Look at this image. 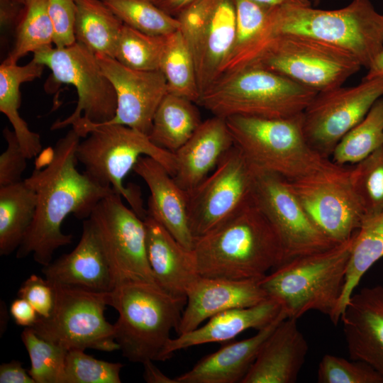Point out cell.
<instances>
[{
  "mask_svg": "<svg viewBox=\"0 0 383 383\" xmlns=\"http://www.w3.org/2000/svg\"><path fill=\"white\" fill-rule=\"evenodd\" d=\"M80 138L73 128L70 130L57 141L47 165L43 169L36 166L24 179L35 191L37 203L33 221L16 257L32 254L36 262L48 265L59 248L72 242V235L64 233L61 228L65 218L73 214L86 219L102 199L116 193L78 171L76 151Z\"/></svg>",
  "mask_w": 383,
  "mask_h": 383,
  "instance_id": "cell-1",
  "label": "cell"
},
{
  "mask_svg": "<svg viewBox=\"0 0 383 383\" xmlns=\"http://www.w3.org/2000/svg\"><path fill=\"white\" fill-rule=\"evenodd\" d=\"M192 252L204 277L260 279L282 263L278 238L253 200L195 239Z\"/></svg>",
  "mask_w": 383,
  "mask_h": 383,
  "instance_id": "cell-2",
  "label": "cell"
},
{
  "mask_svg": "<svg viewBox=\"0 0 383 383\" xmlns=\"http://www.w3.org/2000/svg\"><path fill=\"white\" fill-rule=\"evenodd\" d=\"M284 33L309 36L341 48L368 70L383 52V14L370 0H353L335 10L292 4L271 7L250 56L269 38Z\"/></svg>",
  "mask_w": 383,
  "mask_h": 383,
  "instance_id": "cell-3",
  "label": "cell"
},
{
  "mask_svg": "<svg viewBox=\"0 0 383 383\" xmlns=\"http://www.w3.org/2000/svg\"><path fill=\"white\" fill-rule=\"evenodd\" d=\"M355 233L348 240L329 249L281 265L259 279L260 287L268 298L280 304L289 318L298 319L310 311H316L338 324Z\"/></svg>",
  "mask_w": 383,
  "mask_h": 383,
  "instance_id": "cell-4",
  "label": "cell"
},
{
  "mask_svg": "<svg viewBox=\"0 0 383 383\" xmlns=\"http://www.w3.org/2000/svg\"><path fill=\"white\" fill-rule=\"evenodd\" d=\"M81 138L76 151L84 173L104 187H111L143 220L147 216L138 187L125 186L123 181L143 156L160 163L173 177L176 170L174 153L161 148L148 135L118 124L78 122L72 126Z\"/></svg>",
  "mask_w": 383,
  "mask_h": 383,
  "instance_id": "cell-5",
  "label": "cell"
},
{
  "mask_svg": "<svg viewBox=\"0 0 383 383\" xmlns=\"http://www.w3.org/2000/svg\"><path fill=\"white\" fill-rule=\"evenodd\" d=\"M187 298L173 296L157 284L127 283L109 292V306L118 312L115 338L130 362L164 361L170 333L177 331Z\"/></svg>",
  "mask_w": 383,
  "mask_h": 383,
  "instance_id": "cell-6",
  "label": "cell"
},
{
  "mask_svg": "<svg viewBox=\"0 0 383 383\" xmlns=\"http://www.w3.org/2000/svg\"><path fill=\"white\" fill-rule=\"evenodd\" d=\"M317 91L259 66L221 74L196 104L213 116L284 118L302 113Z\"/></svg>",
  "mask_w": 383,
  "mask_h": 383,
  "instance_id": "cell-7",
  "label": "cell"
},
{
  "mask_svg": "<svg viewBox=\"0 0 383 383\" xmlns=\"http://www.w3.org/2000/svg\"><path fill=\"white\" fill-rule=\"evenodd\" d=\"M226 121L234 145L258 170L294 181L331 162L308 143L303 113L284 118L233 116Z\"/></svg>",
  "mask_w": 383,
  "mask_h": 383,
  "instance_id": "cell-8",
  "label": "cell"
},
{
  "mask_svg": "<svg viewBox=\"0 0 383 383\" xmlns=\"http://www.w3.org/2000/svg\"><path fill=\"white\" fill-rule=\"evenodd\" d=\"M249 65L275 72L317 92L341 87L362 67L355 56L341 48L292 33L269 38L252 54L246 64Z\"/></svg>",
  "mask_w": 383,
  "mask_h": 383,
  "instance_id": "cell-9",
  "label": "cell"
},
{
  "mask_svg": "<svg viewBox=\"0 0 383 383\" xmlns=\"http://www.w3.org/2000/svg\"><path fill=\"white\" fill-rule=\"evenodd\" d=\"M50 284L54 305L48 317L38 316L31 326L38 335L67 351L91 348L112 352L120 349L114 325L104 316L106 306H109V292Z\"/></svg>",
  "mask_w": 383,
  "mask_h": 383,
  "instance_id": "cell-10",
  "label": "cell"
},
{
  "mask_svg": "<svg viewBox=\"0 0 383 383\" xmlns=\"http://www.w3.org/2000/svg\"><path fill=\"white\" fill-rule=\"evenodd\" d=\"M33 60L48 67L57 82L71 84L77 90L73 113L53 123L51 130L81 121L104 123L113 118L117 108L115 90L96 55L85 46L77 42L63 48L48 46L34 52Z\"/></svg>",
  "mask_w": 383,
  "mask_h": 383,
  "instance_id": "cell-11",
  "label": "cell"
},
{
  "mask_svg": "<svg viewBox=\"0 0 383 383\" xmlns=\"http://www.w3.org/2000/svg\"><path fill=\"white\" fill-rule=\"evenodd\" d=\"M350 168L331 162L288 184L311 221L335 243L348 240L365 213L353 188Z\"/></svg>",
  "mask_w": 383,
  "mask_h": 383,
  "instance_id": "cell-12",
  "label": "cell"
},
{
  "mask_svg": "<svg viewBox=\"0 0 383 383\" xmlns=\"http://www.w3.org/2000/svg\"><path fill=\"white\" fill-rule=\"evenodd\" d=\"M122 198L113 193L102 199L89 217L104 248L114 289L132 282L158 285L147 257L144 221Z\"/></svg>",
  "mask_w": 383,
  "mask_h": 383,
  "instance_id": "cell-13",
  "label": "cell"
},
{
  "mask_svg": "<svg viewBox=\"0 0 383 383\" xmlns=\"http://www.w3.org/2000/svg\"><path fill=\"white\" fill-rule=\"evenodd\" d=\"M256 169L235 145L188 194L189 225L195 239L252 201Z\"/></svg>",
  "mask_w": 383,
  "mask_h": 383,
  "instance_id": "cell-14",
  "label": "cell"
},
{
  "mask_svg": "<svg viewBox=\"0 0 383 383\" xmlns=\"http://www.w3.org/2000/svg\"><path fill=\"white\" fill-rule=\"evenodd\" d=\"M177 18L193 57L201 96L221 75L233 48L235 0H196Z\"/></svg>",
  "mask_w": 383,
  "mask_h": 383,
  "instance_id": "cell-15",
  "label": "cell"
},
{
  "mask_svg": "<svg viewBox=\"0 0 383 383\" xmlns=\"http://www.w3.org/2000/svg\"><path fill=\"white\" fill-rule=\"evenodd\" d=\"M252 200L278 238L282 265L338 244L314 224L283 177L256 169Z\"/></svg>",
  "mask_w": 383,
  "mask_h": 383,
  "instance_id": "cell-16",
  "label": "cell"
},
{
  "mask_svg": "<svg viewBox=\"0 0 383 383\" xmlns=\"http://www.w3.org/2000/svg\"><path fill=\"white\" fill-rule=\"evenodd\" d=\"M382 96L383 77L318 92L303 112V131L308 143L330 159L338 142Z\"/></svg>",
  "mask_w": 383,
  "mask_h": 383,
  "instance_id": "cell-17",
  "label": "cell"
},
{
  "mask_svg": "<svg viewBox=\"0 0 383 383\" xmlns=\"http://www.w3.org/2000/svg\"><path fill=\"white\" fill-rule=\"evenodd\" d=\"M103 73L112 84L117 99L113 118L102 124H118L149 134L155 111L168 93L160 70H137L115 58L96 55Z\"/></svg>",
  "mask_w": 383,
  "mask_h": 383,
  "instance_id": "cell-18",
  "label": "cell"
},
{
  "mask_svg": "<svg viewBox=\"0 0 383 383\" xmlns=\"http://www.w3.org/2000/svg\"><path fill=\"white\" fill-rule=\"evenodd\" d=\"M268 297L259 279H230L199 277L187 293V302L177 333L199 327L222 311L255 306Z\"/></svg>",
  "mask_w": 383,
  "mask_h": 383,
  "instance_id": "cell-19",
  "label": "cell"
},
{
  "mask_svg": "<svg viewBox=\"0 0 383 383\" xmlns=\"http://www.w3.org/2000/svg\"><path fill=\"white\" fill-rule=\"evenodd\" d=\"M340 321L350 359L370 365L383 377V286L353 293Z\"/></svg>",
  "mask_w": 383,
  "mask_h": 383,
  "instance_id": "cell-20",
  "label": "cell"
},
{
  "mask_svg": "<svg viewBox=\"0 0 383 383\" xmlns=\"http://www.w3.org/2000/svg\"><path fill=\"white\" fill-rule=\"evenodd\" d=\"M50 284L77 287L96 292H111L114 289L110 267L96 230L88 218L83 221L77 245L43 266Z\"/></svg>",
  "mask_w": 383,
  "mask_h": 383,
  "instance_id": "cell-21",
  "label": "cell"
},
{
  "mask_svg": "<svg viewBox=\"0 0 383 383\" xmlns=\"http://www.w3.org/2000/svg\"><path fill=\"white\" fill-rule=\"evenodd\" d=\"M147 184L150 196L147 215L160 222L187 250L193 249L188 213V195L157 160L143 156L133 168Z\"/></svg>",
  "mask_w": 383,
  "mask_h": 383,
  "instance_id": "cell-22",
  "label": "cell"
},
{
  "mask_svg": "<svg viewBox=\"0 0 383 383\" xmlns=\"http://www.w3.org/2000/svg\"><path fill=\"white\" fill-rule=\"evenodd\" d=\"M308 350L297 319L286 318L265 340L241 383H294Z\"/></svg>",
  "mask_w": 383,
  "mask_h": 383,
  "instance_id": "cell-23",
  "label": "cell"
},
{
  "mask_svg": "<svg viewBox=\"0 0 383 383\" xmlns=\"http://www.w3.org/2000/svg\"><path fill=\"white\" fill-rule=\"evenodd\" d=\"M233 146L226 118L213 116L202 121L191 138L174 152L175 182L189 194Z\"/></svg>",
  "mask_w": 383,
  "mask_h": 383,
  "instance_id": "cell-24",
  "label": "cell"
},
{
  "mask_svg": "<svg viewBox=\"0 0 383 383\" xmlns=\"http://www.w3.org/2000/svg\"><path fill=\"white\" fill-rule=\"evenodd\" d=\"M143 221L147 257L157 284L173 296L187 298V291L200 277L192 250L152 216L147 215Z\"/></svg>",
  "mask_w": 383,
  "mask_h": 383,
  "instance_id": "cell-25",
  "label": "cell"
},
{
  "mask_svg": "<svg viewBox=\"0 0 383 383\" xmlns=\"http://www.w3.org/2000/svg\"><path fill=\"white\" fill-rule=\"evenodd\" d=\"M282 311L280 304L267 298L255 306L235 308L218 313L202 326L171 338L165 350V360L187 348L210 343L231 340L248 329L261 330L274 321Z\"/></svg>",
  "mask_w": 383,
  "mask_h": 383,
  "instance_id": "cell-26",
  "label": "cell"
},
{
  "mask_svg": "<svg viewBox=\"0 0 383 383\" xmlns=\"http://www.w3.org/2000/svg\"><path fill=\"white\" fill-rule=\"evenodd\" d=\"M286 318L282 310L274 321L255 335L229 343L201 358L190 370L176 377V382L241 383L265 340Z\"/></svg>",
  "mask_w": 383,
  "mask_h": 383,
  "instance_id": "cell-27",
  "label": "cell"
},
{
  "mask_svg": "<svg viewBox=\"0 0 383 383\" xmlns=\"http://www.w3.org/2000/svg\"><path fill=\"white\" fill-rule=\"evenodd\" d=\"M44 67L33 60L23 66L4 62L0 66V111L10 121L28 160L41 152L42 145L40 135L29 129L19 113L20 87L24 82L40 77Z\"/></svg>",
  "mask_w": 383,
  "mask_h": 383,
  "instance_id": "cell-28",
  "label": "cell"
},
{
  "mask_svg": "<svg viewBox=\"0 0 383 383\" xmlns=\"http://www.w3.org/2000/svg\"><path fill=\"white\" fill-rule=\"evenodd\" d=\"M196 103L167 93L153 117L148 136L158 147L174 153L201 123Z\"/></svg>",
  "mask_w": 383,
  "mask_h": 383,
  "instance_id": "cell-29",
  "label": "cell"
},
{
  "mask_svg": "<svg viewBox=\"0 0 383 383\" xmlns=\"http://www.w3.org/2000/svg\"><path fill=\"white\" fill-rule=\"evenodd\" d=\"M75 42L96 55L114 57L123 23L101 0H75Z\"/></svg>",
  "mask_w": 383,
  "mask_h": 383,
  "instance_id": "cell-30",
  "label": "cell"
},
{
  "mask_svg": "<svg viewBox=\"0 0 383 383\" xmlns=\"http://www.w3.org/2000/svg\"><path fill=\"white\" fill-rule=\"evenodd\" d=\"M37 197L24 180L0 187V255L18 250L35 216Z\"/></svg>",
  "mask_w": 383,
  "mask_h": 383,
  "instance_id": "cell-31",
  "label": "cell"
},
{
  "mask_svg": "<svg viewBox=\"0 0 383 383\" xmlns=\"http://www.w3.org/2000/svg\"><path fill=\"white\" fill-rule=\"evenodd\" d=\"M382 257L383 211L366 217L355 233L338 306L340 319L363 275Z\"/></svg>",
  "mask_w": 383,
  "mask_h": 383,
  "instance_id": "cell-32",
  "label": "cell"
},
{
  "mask_svg": "<svg viewBox=\"0 0 383 383\" xmlns=\"http://www.w3.org/2000/svg\"><path fill=\"white\" fill-rule=\"evenodd\" d=\"M160 70L165 77L169 93L197 103L200 91L194 62L179 29L166 35Z\"/></svg>",
  "mask_w": 383,
  "mask_h": 383,
  "instance_id": "cell-33",
  "label": "cell"
},
{
  "mask_svg": "<svg viewBox=\"0 0 383 383\" xmlns=\"http://www.w3.org/2000/svg\"><path fill=\"white\" fill-rule=\"evenodd\" d=\"M54 28L48 6V0H26L24 8L14 30V40L8 56L3 61L16 64L28 52L51 46Z\"/></svg>",
  "mask_w": 383,
  "mask_h": 383,
  "instance_id": "cell-34",
  "label": "cell"
},
{
  "mask_svg": "<svg viewBox=\"0 0 383 383\" xmlns=\"http://www.w3.org/2000/svg\"><path fill=\"white\" fill-rule=\"evenodd\" d=\"M383 145V97L335 147L330 159L336 165H355Z\"/></svg>",
  "mask_w": 383,
  "mask_h": 383,
  "instance_id": "cell-35",
  "label": "cell"
},
{
  "mask_svg": "<svg viewBox=\"0 0 383 383\" xmlns=\"http://www.w3.org/2000/svg\"><path fill=\"white\" fill-rule=\"evenodd\" d=\"M235 40L221 74L242 67L247 55L260 39L271 8L252 0H235Z\"/></svg>",
  "mask_w": 383,
  "mask_h": 383,
  "instance_id": "cell-36",
  "label": "cell"
},
{
  "mask_svg": "<svg viewBox=\"0 0 383 383\" xmlns=\"http://www.w3.org/2000/svg\"><path fill=\"white\" fill-rule=\"evenodd\" d=\"M123 23L152 35H167L179 29L178 18L151 0H101Z\"/></svg>",
  "mask_w": 383,
  "mask_h": 383,
  "instance_id": "cell-37",
  "label": "cell"
},
{
  "mask_svg": "<svg viewBox=\"0 0 383 383\" xmlns=\"http://www.w3.org/2000/svg\"><path fill=\"white\" fill-rule=\"evenodd\" d=\"M165 39L166 35H149L123 24L113 58L133 70H160Z\"/></svg>",
  "mask_w": 383,
  "mask_h": 383,
  "instance_id": "cell-38",
  "label": "cell"
},
{
  "mask_svg": "<svg viewBox=\"0 0 383 383\" xmlns=\"http://www.w3.org/2000/svg\"><path fill=\"white\" fill-rule=\"evenodd\" d=\"M30 360L28 373L35 383H65V360L67 350L26 327L21 335Z\"/></svg>",
  "mask_w": 383,
  "mask_h": 383,
  "instance_id": "cell-39",
  "label": "cell"
},
{
  "mask_svg": "<svg viewBox=\"0 0 383 383\" xmlns=\"http://www.w3.org/2000/svg\"><path fill=\"white\" fill-rule=\"evenodd\" d=\"M353 188L365 218L383 211V145L350 168Z\"/></svg>",
  "mask_w": 383,
  "mask_h": 383,
  "instance_id": "cell-40",
  "label": "cell"
},
{
  "mask_svg": "<svg viewBox=\"0 0 383 383\" xmlns=\"http://www.w3.org/2000/svg\"><path fill=\"white\" fill-rule=\"evenodd\" d=\"M121 362L97 360L83 350L67 351L65 383H120Z\"/></svg>",
  "mask_w": 383,
  "mask_h": 383,
  "instance_id": "cell-41",
  "label": "cell"
},
{
  "mask_svg": "<svg viewBox=\"0 0 383 383\" xmlns=\"http://www.w3.org/2000/svg\"><path fill=\"white\" fill-rule=\"evenodd\" d=\"M319 383H383V377L370 365L326 354L317 372Z\"/></svg>",
  "mask_w": 383,
  "mask_h": 383,
  "instance_id": "cell-42",
  "label": "cell"
},
{
  "mask_svg": "<svg viewBox=\"0 0 383 383\" xmlns=\"http://www.w3.org/2000/svg\"><path fill=\"white\" fill-rule=\"evenodd\" d=\"M3 135L7 146L0 155V187L22 181L28 160L13 131L5 128Z\"/></svg>",
  "mask_w": 383,
  "mask_h": 383,
  "instance_id": "cell-43",
  "label": "cell"
},
{
  "mask_svg": "<svg viewBox=\"0 0 383 383\" xmlns=\"http://www.w3.org/2000/svg\"><path fill=\"white\" fill-rule=\"evenodd\" d=\"M48 6L54 28L55 47L63 48L73 44L75 42V0H48Z\"/></svg>",
  "mask_w": 383,
  "mask_h": 383,
  "instance_id": "cell-44",
  "label": "cell"
},
{
  "mask_svg": "<svg viewBox=\"0 0 383 383\" xmlns=\"http://www.w3.org/2000/svg\"><path fill=\"white\" fill-rule=\"evenodd\" d=\"M18 296L28 301L40 317L50 316L54 305V292L46 279L31 274L21 285Z\"/></svg>",
  "mask_w": 383,
  "mask_h": 383,
  "instance_id": "cell-45",
  "label": "cell"
},
{
  "mask_svg": "<svg viewBox=\"0 0 383 383\" xmlns=\"http://www.w3.org/2000/svg\"><path fill=\"white\" fill-rule=\"evenodd\" d=\"M25 2L17 0H0L1 30H15L22 14Z\"/></svg>",
  "mask_w": 383,
  "mask_h": 383,
  "instance_id": "cell-46",
  "label": "cell"
},
{
  "mask_svg": "<svg viewBox=\"0 0 383 383\" xmlns=\"http://www.w3.org/2000/svg\"><path fill=\"white\" fill-rule=\"evenodd\" d=\"M10 313L17 325L25 327L33 326L39 316L32 305L21 297L13 301Z\"/></svg>",
  "mask_w": 383,
  "mask_h": 383,
  "instance_id": "cell-47",
  "label": "cell"
},
{
  "mask_svg": "<svg viewBox=\"0 0 383 383\" xmlns=\"http://www.w3.org/2000/svg\"><path fill=\"white\" fill-rule=\"evenodd\" d=\"M0 383H35V381L21 362L12 360L1 365Z\"/></svg>",
  "mask_w": 383,
  "mask_h": 383,
  "instance_id": "cell-48",
  "label": "cell"
},
{
  "mask_svg": "<svg viewBox=\"0 0 383 383\" xmlns=\"http://www.w3.org/2000/svg\"><path fill=\"white\" fill-rule=\"evenodd\" d=\"M168 14L177 17L196 0H151Z\"/></svg>",
  "mask_w": 383,
  "mask_h": 383,
  "instance_id": "cell-49",
  "label": "cell"
},
{
  "mask_svg": "<svg viewBox=\"0 0 383 383\" xmlns=\"http://www.w3.org/2000/svg\"><path fill=\"white\" fill-rule=\"evenodd\" d=\"M144 367L143 377L148 383H177L175 379H172L162 373L153 363L147 361L143 364Z\"/></svg>",
  "mask_w": 383,
  "mask_h": 383,
  "instance_id": "cell-50",
  "label": "cell"
},
{
  "mask_svg": "<svg viewBox=\"0 0 383 383\" xmlns=\"http://www.w3.org/2000/svg\"><path fill=\"white\" fill-rule=\"evenodd\" d=\"M258 4L270 6H279L286 4L299 5V6H311L310 0H252Z\"/></svg>",
  "mask_w": 383,
  "mask_h": 383,
  "instance_id": "cell-51",
  "label": "cell"
},
{
  "mask_svg": "<svg viewBox=\"0 0 383 383\" xmlns=\"http://www.w3.org/2000/svg\"><path fill=\"white\" fill-rule=\"evenodd\" d=\"M367 70V74L362 79L383 77V52L379 55L372 65Z\"/></svg>",
  "mask_w": 383,
  "mask_h": 383,
  "instance_id": "cell-52",
  "label": "cell"
},
{
  "mask_svg": "<svg viewBox=\"0 0 383 383\" xmlns=\"http://www.w3.org/2000/svg\"><path fill=\"white\" fill-rule=\"evenodd\" d=\"M321 0H312V2L314 6H317L321 2Z\"/></svg>",
  "mask_w": 383,
  "mask_h": 383,
  "instance_id": "cell-53",
  "label": "cell"
},
{
  "mask_svg": "<svg viewBox=\"0 0 383 383\" xmlns=\"http://www.w3.org/2000/svg\"><path fill=\"white\" fill-rule=\"evenodd\" d=\"M17 1H21V2H25L26 0H17Z\"/></svg>",
  "mask_w": 383,
  "mask_h": 383,
  "instance_id": "cell-54",
  "label": "cell"
}]
</instances>
